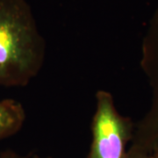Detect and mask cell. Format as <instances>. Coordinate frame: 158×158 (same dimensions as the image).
<instances>
[{
    "label": "cell",
    "mask_w": 158,
    "mask_h": 158,
    "mask_svg": "<svg viewBox=\"0 0 158 158\" xmlns=\"http://www.w3.org/2000/svg\"><path fill=\"white\" fill-rule=\"evenodd\" d=\"M0 158H28L27 156H22L13 150H6L0 154Z\"/></svg>",
    "instance_id": "cell-6"
},
{
    "label": "cell",
    "mask_w": 158,
    "mask_h": 158,
    "mask_svg": "<svg viewBox=\"0 0 158 158\" xmlns=\"http://www.w3.org/2000/svg\"><path fill=\"white\" fill-rule=\"evenodd\" d=\"M33 158H51V157H41V156H37V155H34V156H33Z\"/></svg>",
    "instance_id": "cell-8"
},
{
    "label": "cell",
    "mask_w": 158,
    "mask_h": 158,
    "mask_svg": "<svg viewBox=\"0 0 158 158\" xmlns=\"http://www.w3.org/2000/svg\"><path fill=\"white\" fill-rule=\"evenodd\" d=\"M147 154H148L151 158H158V143L151 148L150 150L147 152Z\"/></svg>",
    "instance_id": "cell-7"
},
{
    "label": "cell",
    "mask_w": 158,
    "mask_h": 158,
    "mask_svg": "<svg viewBox=\"0 0 158 158\" xmlns=\"http://www.w3.org/2000/svg\"><path fill=\"white\" fill-rule=\"evenodd\" d=\"M141 67L150 88V105L145 115L135 125L130 147L147 153L158 143V11L142 41Z\"/></svg>",
    "instance_id": "cell-3"
},
{
    "label": "cell",
    "mask_w": 158,
    "mask_h": 158,
    "mask_svg": "<svg viewBox=\"0 0 158 158\" xmlns=\"http://www.w3.org/2000/svg\"><path fill=\"white\" fill-rule=\"evenodd\" d=\"M26 120V112L14 99L0 101V141L17 134Z\"/></svg>",
    "instance_id": "cell-4"
},
{
    "label": "cell",
    "mask_w": 158,
    "mask_h": 158,
    "mask_svg": "<svg viewBox=\"0 0 158 158\" xmlns=\"http://www.w3.org/2000/svg\"><path fill=\"white\" fill-rule=\"evenodd\" d=\"M46 42L26 0H0V86L22 87L42 68Z\"/></svg>",
    "instance_id": "cell-1"
},
{
    "label": "cell",
    "mask_w": 158,
    "mask_h": 158,
    "mask_svg": "<svg viewBox=\"0 0 158 158\" xmlns=\"http://www.w3.org/2000/svg\"><path fill=\"white\" fill-rule=\"evenodd\" d=\"M127 158H151L150 156L145 152L140 151L138 149L133 148L129 147L128 150H127Z\"/></svg>",
    "instance_id": "cell-5"
},
{
    "label": "cell",
    "mask_w": 158,
    "mask_h": 158,
    "mask_svg": "<svg viewBox=\"0 0 158 158\" xmlns=\"http://www.w3.org/2000/svg\"><path fill=\"white\" fill-rule=\"evenodd\" d=\"M134 130L132 119L118 112L113 95L98 90L91 121L92 141L86 158H127Z\"/></svg>",
    "instance_id": "cell-2"
}]
</instances>
